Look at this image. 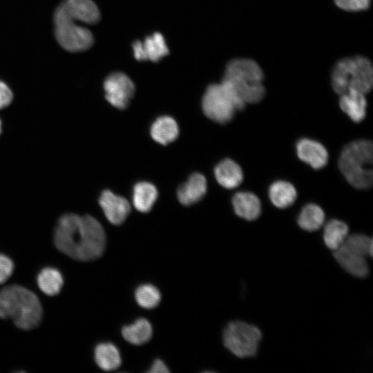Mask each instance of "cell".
Segmentation results:
<instances>
[{
    "instance_id": "obj_1",
    "label": "cell",
    "mask_w": 373,
    "mask_h": 373,
    "mask_svg": "<svg viewBox=\"0 0 373 373\" xmlns=\"http://www.w3.org/2000/svg\"><path fill=\"white\" fill-rule=\"evenodd\" d=\"M54 242L66 256L82 261L99 258L106 247V233L100 222L90 215L67 213L55 228Z\"/></svg>"
},
{
    "instance_id": "obj_2",
    "label": "cell",
    "mask_w": 373,
    "mask_h": 373,
    "mask_svg": "<svg viewBox=\"0 0 373 373\" xmlns=\"http://www.w3.org/2000/svg\"><path fill=\"white\" fill-rule=\"evenodd\" d=\"M42 307L30 290L17 285L0 289V318L12 319L24 330L36 327L42 318Z\"/></svg>"
},
{
    "instance_id": "obj_3",
    "label": "cell",
    "mask_w": 373,
    "mask_h": 373,
    "mask_svg": "<svg viewBox=\"0 0 373 373\" xmlns=\"http://www.w3.org/2000/svg\"><path fill=\"white\" fill-rule=\"evenodd\" d=\"M263 79L262 70L255 61L240 58L227 64L222 81L247 104L258 103L264 97Z\"/></svg>"
},
{
    "instance_id": "obj_4",
    "label": "cell",
    "mask_w": 373,
    "mask_h": 373,
    "mask_svg": "<svg viewBox=\"0 0 373 373\" xmlns=\"http://www.w3.org/2000/svg\"><path fill=\"white\" fill-rule=\"evenodd\" d=\"M372 142L360 140L347 144L340 155L338 166L354 187L367 189L372 185Z\"/></svg>"
},
{
    "instance_id": "obj_5",
    "label": "cell",
    "mask_w": 373,
    "mask_h": 373,
    "mask_svg": "<svg viewBox=\"0 0 373 373\" xmlns=\"http://www.w3.org/2000/svg\"><path fill=\"white\" fill-rule=\"evenodd\" d=\"M373 84V69L370 61L362 56L344 58L334 66L332 85L339 95L350 90L367 94Z\"/></svg>"
},
{
    "instance_id": "obj_6",
    "label": "cell",
    "mask_w": 373,
    "mask_h": 373,
    "mask_svg": "<svg viewBox=\"0 0 373 373\" xmlns=\"http://www.w3.org/2000/svg\"><path fill=\"white\" fill-rule=\"evenodd\" d=\"M246 104L224 82L209 85L202 97V107L204 115L219 123L230 122L236 111H242Z\"/></svg>"
},
{
    "instance_id": "obj_7",
    "label": "cell",
    "mask_w": 373,
    "mask_h": 373,
    "mask_svg": "<svg viewBox=\"0 0 373 373\" xmlns=\"http://www.w3.org/2000/svg\"><path fill=\"white\" fill-rule=\"evenodd\" d=\"M333 255L338 264L349 274L364 278L369 273L367 258L372 257V238L366 235L354 233L348 235L344 242Z\"/></svg>"
},
{
    "instance_id": "obj_8",
    "label": "cell",
    "mask_w": 373,
    "mask_h": 373,
    "mask_svg": "<svg viewBox=\"0 0 373 373\" xmlns=\"http://www.w3.org/2000/svg\"><path fill=\"white\" fill-rule=\"evenodd\" d=\"M222 336L224 345L233 354L247 358L256 354L262 333L255 325L234 321L225 327Z\"/></svg>"
},
{
    "instance_id": "obj_9",
    "label": "cell",
    "mask_w": 373,
    "mask_h": 373,
    "mask_svg": "<svg viewBox=\"0 0 373 373\" xmlns=\"http://www.w3.org/2000/svg\"><path fill=\"white\" fill-rule=\"evenodd\" d=\"M53 21L57 41L67 51L82 52L92 46L94 38L90 30L79 25L76 23L77 21L57 8L54 13Z\"/></svg>"
},
{
    "instance_id": "obj_10",
    "label": "cell",
    "mask_w": 373,
    "mask_h": 373,
    "mask_svg": "<svg viewBox=\"0 0 373 373\" xmlns=\"http://www.w3.org/2000/svg\"><path fill=\"white\" fill-rule=\"evenodd\" d=\"M105 97L114 107L125 109L135 93V85L124 73L114 72L110 74L104 83Z\"/></svg>"
},
{
    "instance_id": "obj_11",
    "label": "cell",
    "mask_w": 373,
    "mask_h": 373,
    "mask_svg": "<svg viewBox=\"0 0 373 373\" xmlns=\"http://www.w3.org/2000/svg\"><path fill=\"white\" fill-rule=\"evenodd\" d=\"M133 55L138 61L157 62L169 54V49L163 35L155 32L144 41H135L132 45Z\"/></svg>"
},
{
    "instance_id": "obj_12",
    "label": "cell",
    "mask_w": 373,
    "mask_h": 373,
    "mask_svg": "<svg viewBox=\"0 0 373 373\" xmlns=\"http://www.w3.org/2000/svg\"><path fill=\"white\" fill-rule=\"evenodd\" d=\"M57 9L70 18L86 24H95L100 19L99 8L92 0H64Z\"/></svg>"
},
{
    "instance_id": "obj_13",
    "label": "cell",
    "mask_w": 373,
    "mask_h": 373,
    "mask_svg": "<svg viewBox=\"0 0 373 373\" xmlns=\"http://www.w3.org/2000/svg\"><path fill=\"white\" fill-rule=\"evenodd\" d=\"M99 203L107 220L114 225L122 224L131 211L128 201L109 190L102 192Z\"/></svg>"
},
{
    "instance_id": "obj_14",
    "label": "cell",
    "mask_w": 373,
    "mask_h": 373,
    "mask_svg": "<svg viewBox=\"0 0 373 373\" xmlns=\"http://www.w3.org/2000/svg\"><path fill=\"white\" fill-rule=\"evenodd\" d=\"M296 153L300 160L314 169L323 168L328 162V153L325 146L310 139L300 140L296 144Z\"/></svg>"
},
{
    "instance_id": "obj_15",
    "label": "cell",
    "mask_w": 373,
    "mask_h": 373,
    "mask_svg": "<svg viewBox=\"0 0 373 373\" xmlns=\"http://www.w3.org/2000/svg\"><path fill=\"white\" fill-rule=\"evenodd\" d=\"M207 189L205 177L198 173H193L181 184L177 191L179 202L186 206L200 201L206 194Z\"/></svg>"
},
{
    "instance_id": "obj_16",
    "label": "cell",
    "mask_w": 373,
    "mask_h": 373,
    "mask_svg": "<svg viewBox=\"0 0 373 373\" xmlns=\"http://www.w3.org/2000/svg\"><path fill=\"white\" fill-rule=\"evenodd\" d=\"M340 96L339 105L342 111L353 122H361L366 115L367 101L365 94L350 90Z\"/></svg>"
},
{
    "instance_id": "obj_17",
    "label": "cell",
    "mask_w": 373,
    "mask_h": 373,
    "mask_svg": "<svg viewBox=\"0 0 373 373\" xmlns=\"http://www.w3.org/2000/svg\"><path fill=\"white\" fill-rule=\"evenodd\" d=\"M235 213L247 220L257 219L261 213V204L258 198L250 192L236 193L232 198Z\"/></svg>"
},
{
    "instance_id": "obj_18",
    "label": "cell",
    "mask_w": 373,
    "mask_h": 373,
    "mask_svg": "<svg viewBox=\"0 0 373 373\" xmlns=\"http://www.w3.org/2000/svg\"><path fill=\"white\" fill-rule=\"evenodd\" d=\"M214 174L217 182L226 189L238 186L243 180L241 167L231 159H224L216 166Z\"/></svg>"
},
{
    "instance_id": "obj_19",
    "label": "cell",
    "mask_w": 373,
    "mask_h": 373,
    "mask_svg": "<svg viewBox=\"0 0 373 373\" xmlns=\"http://www.w3.org/2000/svg\"><path fill=\"white\" fill-rule=\"evenodd\" d=\"M179 135L175 120L169 116L158 117L152 124L151 135L157 142L166 145L173 142Z\"/></svg>"
},
{
    "instance_id": "obj_20",
    "label": "cell",
    "mask_w": 373,
    "mask_h": 373,
    "mask_svg": "<svg viewBox=\"0 0 373 373\" xmlns=\"http://www.w3.org/2000/svg\"><path fill=\"white\" fill-rule=\"evenodd\" d=\"M97 365L104 371H112L118 368L122 363L117 347L111 343L98 344L94 351Z\"/></svg>"
},
{
    "instance_id": "obj_21",
    "label": "cell",
    "mask_w": 373,
    "mask_h": 373,
    "mask_svg": "<svg viewBox=\"0 0 373 373\" xmlns=\"http://www.w3.org/2000/svg\"><path fill=\"white\" fill-rule=\"evenodd\" d=\"M157 195V190L153 184L147 182H138L133 190V206L140 212H149L155 202Z\"/></svg>"
},
{
    "instance_id": "obj_22",
    "label": "cell",
    "mask_w": 373,
    "mask_h": 373,
    "mask_svg": "<svg viewBox=\"0 0 373 373\" xmlns=\"http://www.w3.org/2000/svg\"><path fill=\"white\" fill-rule=\"evenodd\" d=\"M296 196L295 187L286 181H276L269 188V197L271 202L280 209H285L291 205L296 200Z\"/></svg>"
},
{
    "instance_id": "obj_23",
    "label": "cell",
    "mask_w": 373,
    "mask_h": 373,
    "mask_svg": "<svg viewBox=\"0 0 373 373\" xmlns=\"http://www.w3.org/2000/svg\"><path fill=\"white\" fill-rule=\"evenodd\" d=\"M122 334L128 343L140 345L152 337L153 329L150 322L144 318L137 319L133 323L123 327Z\"/></svg>"
},
{
    "instance_id": "obj_24",
    "label": "cell",
    "mask_w": 373,
    "mask_h": 373,
    "mask_svg": "<svg viewBox=\"0 0 373 373\" xmlns=\"http://www.w3.org/2000/svg\"><path fill=\"white\" fill-rule=\"evenodd\" d=\"M37 282L39 289L48 296L58 294L64 285L61 274L53 267L43 269L37 276Z\"/></svg>"
},
{
    "instance_id": "obj_25",
    "label": "cell",
    "mask_w": 373,
    "mask_h": 373,
    "mask_svg": "<svg viewBox=\"0 0 373 373\" xmlns=\"http://www.w3.org/2000/svg\"><path fill=\"white\" fill-rule=\"evenodd\" d=\"M349 228L344 222L331 220L325 226L323 240L325 245L332 251L338 249L348 236Z\"/></svg>"
},
{
    "instance_id": "obj_26",
    "label": "cell",
    "mask_w": 373,
    "mask_h": 373,
    "mask_svg": "<svg viewBox=\"0 0 373 373\" xmlns=\"http://www.w3.org/2000/svg\"><path fill=\"white\" fill-rule=\"evenodd\" d=\"M325 213L317 204H308L300 212L298 217L299 227L307 231H314L323 224Z\"/></svg>"
},
{
    "instance_id": "obj_27",
    "label": "cell",
    "mask_w": 373,
    "mask_h": 373,
    "mask_svg": "<svg viewBox=\"0 0 373 373\" xmlns=\"http://www.w3.org/2000/svg\"><path fill=\"white\" fill-rule=\"evenodd\" d=\"M135 298L140 307L145 309H153L160 303L161 294L159 289L154 285L143 284L136 289Z\"/></svg>"
},
{
    "instance_id": "obj_28",
    "label": "cell",
    "mask_w": 373,
    "mask_h": 373,
    "mask_svg": "<svg viewBox=\"0 0 373 373\" xmlns=\"http://www.w3.org/2000/svg\"><path fill=\"white\" fill-rule=\"evenodd\" d=\"M336 5L346 11H361L367 10L371 0H334Z\"/></svg>"
},
{
    "instance_id": "obj_29",
    "label": "cell",
    "mask_w": 373,
    "mask_h": 373,
    "mask_svg": "<svg viewBox=\"0 0 373 373\" xmlns=\"http://www.w3.org/2000/svg\"><path fill=\"white\" fill-rule=\"evenodd\" d=\"M13 270L12 260L7 256L0 254V284L5 283L10 277Z\"/></svg>"
},
{
    "instance_id": "obj_30",
    "label": "cell",
    "mask_w": 373,
    "mask_h": 373,
    "mask_svg": "<svg viewBox=\"0 0 373 373\" xmlns=\"http://www.w3.org/2000/svg\"><path fill=\"white\" fill-rule=\"evenodd\" d=\"M13 94L12 90L2 81H0V109L8 106L12 102Z\"/></svg>"
},
{
    "instance_id": "obj_31",
    "label": "cell",
    "mask_w": 373,
    "mask_h": 373,
    "mask_svg": "<svg viewBox=\"0 0 373 373\" xmlns=\"http://www.w3.org/2000/svg\"><path fill=\"white\" fill-rule=\"evenodd\" d=\"M147 372L150 373H166L169 372V370L161 359L157 358L153 361Z\"/></svg>"
},
{
    "instance_id": "obj_32",
    "label": "cell",
    "mask_w": 373,
    "mask_h": 373,
    "mask_svg": "<svg viewBox=\"0 0 373 373\" xmlns=\"http://www.w3.org/2000/svg\"><path fill=\"white\" fill-rule=\"evenodd\" d=\"M1 121H0V133H1Z\"/></svg>"
}]
</instances>
